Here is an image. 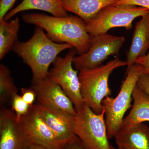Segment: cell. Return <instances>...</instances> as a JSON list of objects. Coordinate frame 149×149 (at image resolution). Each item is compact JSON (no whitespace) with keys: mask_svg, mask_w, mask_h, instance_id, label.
Here are the masks:
<instances>
[{"mask_svg":"<svg viewBox=\"0 0 149 149\" xmlns=\"http://www.w3.org/2000/svg\"><path fill=\"white\" fill-rule=\"evenodd\" d=\"M135 63L140 65L143 68L144 74H149V52L143 56L138 58Z\"/></svg>","mask_w":149,"mask_h":149,"instance_id":"obj_25","label":"cell"},{"mask_svg":"<svg viewBox=\"0 0 149 149\" xmlns=\"http://www.w3.org/2000/svg\"><path fill=\"white\" fill-rule=\"evenodd\" d=\"M17 88L11 76L10 70L5 65H0V103L3 105L10 102L15 94L17 93Z\"/></svg>","mask_w":149,"mask_h":149,"instance_id":"obj_19","label":"cell"},{"mask_svg":"<svg viewBox=\"0 0 149 149\" xmlns=\"http://www.w3.org/2000/svg\"><path fill=\"white\" fill-rule=\"evenodd\" d=\"M22 18L26 23L45 29L52 41L69 44L80 54L87 52L91 47V35L87 31L86 22L79 17H59L29 13L24 15Z\"/></svg>","mask_w":149,"mask_h":149,"instance_id":"obj_1","label":"cell"},{"mask_svg":"<svg viewBox=\"0 0 149 149\" xmlns=\"http://www.w3.org/2000/svg\"><path fill=\"white\" fill-rule=\"evenodd\" d=\"M63 149H89L80 141L77 136L65 145Z\"/></svg>","mask_w":149,"mask_h":149,"instance_id":"obj_24","label":"cell"},{"mask_svg":"<svg viewBox=\"0 0 149 149\" xmlns=\"http://www.w3.org/2000/svg\"><path fill=\"white\" fill-rule=\"evenodd\" d=\"M137 84L149 94V74H143L139 77Z\"/></svg>","mask_w":149,"mask_h":149,"instance_id":"obj_26","label":"cell"},{"mask_svg":"<svg viewBox=\"0 0 149 149\" xmlns=\"http://www.w3.org/2000/svg\"><path fill=\"white\" fill-rule=\"evenodd\" d=\"M18 17L8 21L0 20V59L2 60L17 42L19 29Z\"/></svg>","mask_w":149,"mask_h":149,"instance_id":"obj_18","label":"cell"},{"mask_svg":"<svg viewBox=\"0 0 149 149\" xmlns=\"http://www.w3.org/2000/svg\"><path fill=\"white\" fill-rule=\"evenodd\" d=\"M23 149H50L42 145L26 141Z\"/></svg>","mask_w":149,"mask_h":149,"instance_id":"obj_27","label":"cell"},{"mask_svg":"<svg viewBox=\"0 0 149 149\" xmlns=\"http://www.w3.org/2000/svg\"><path fill=\"white\" fill-rule=\"evenodd\" d=\"M73 48L67 43H57L50 40L37 26L32 38L25 42L17 41L12 49L30 68L32 73V83L47 77L49 67L59 54Z\"/></svg>","mask_w":149,"mask_h":149,"instance_id":"obj_2","label":"cell"},{"mask_svg":"<svg viewBox=\"0 0 149 149\" xmlns=\"http://www.w3.org/2000/svg\"><path fill=\"white\" fill-rule=\"evenodd\" d=\"M149 49V13L136 23L132 42L126 54L128 72L138 58L143 56Z\"/></svg>","mask_w":149,"mask_h":149,"instance_id":"obj_14","label":"cell"},{"mask_svg":"<svg viewBox=\"0 0 149 149\" xmlns=\"http://www.w3.org/2000/svg\"><path fill=\"white\" fill-rule=\"evenodd\" d=\"M27 140L20 122L12 109L0 111V149H23Z\"/></svg>","mask_w":149,"mask_h":149,"instance_id":"obj_12","label":"cell"},{"mask_svg":"<svg viewBox=\"0 0 149 149\" xmlns=\"http://www.w3.org/2000/svg\"><path fill=\"white\" fill-rule=\"evenodd\" d=\"M21 93V96L24 101L30 106L33 105L37 100L36 93L33 89L32 88H22Z\"/></svg>","mask_w":149,"mask_h":149,"instance_id":"obj_21","label":"cell"},{"mask_svg":"<svg viewBox=\"0 0 149 149\" xmlns=\"http://www.w3.org/2000/svg\"><path fill=\"white\" fill-rule=\"evenodd\" d=\"M125 41L123 36H115L107 33L91 35L89 50L85 53L73 58V66L79 71L100 66L110 56L118 54Z\"/></svg>","mask_w":149,"mask_h":149,"instance_id":"obj_8","label":"cell"},{"mask_svg":"<svg viewBox=\"0 0 149 149\" xmlns=\"http://www.w3.org/2000/svg\"><path fill=\"white\" fill-rule=\"evenodd\" d=\"M27 141L50 149H63L66 144L59 141L40 116L35 104L19 120Z\"/></svg>","mask_w":149,"mask_h":149,"instance_id":"obj_9","label":"cell"},{"mask_svg":"<svg viewBox=\"0 0 149 149\" xmlns=\"http://www.w3.org/2000/svg\"><path fill=\"white\" fill-rule=\"evenodd\" d=\"M30 10L44 11L54 16H68L60 0H23L15 8L8 13L3 19L8 21L19 13Z\"/></svg>","mask_w":149,"mask_h":149,"instance_id":"obj_17","label":"cell"},{"mask_svg":"<svg viewBox=\"0 0 149 149\" xmlns=\"http://www.w3.org/2000/svg\"><path fill=\"white\" fill-rule=\"evenodd\" d=\"M76 111L74 135L89 149H112L108 137L104 110L97 114L84 103Z\"/></svg>","mask_w":149,"mask_h":149,"instance_id":"obj_5","label":"cell"},{"mask_svg":"<svg viewBox=\"0 0 149 149\" xmlns=\"http://www.w3.org/2000/svg\"><path fill=\"white\" fill-rule=\"evenodd\" d=\"M111 148L112 149H118V148H114L112 146H111Z\"/></svg>","mask_w":149,"mask_h":149,"instance_id":"obj_28","label":"cell"},{"mask_svg":"<svg viewBox=\"0 0 149 149\" xmlns=\"http://www.w3.org/2000/svg\"><path fill=\"white\" fill-rule=\"evenodd\" d=\"M133 105L129 114L124 118L120 128H126L137 123L149 121V94L138 84L132 95Z\"/></svg>","mask_w":149,"mask_h":149,"instance_id":"obj_16","label":"cell"},{"mask_svg":"<svg viewBox=\"0 0 149 149\" xmlns=\"http://www.w3.org/2000/svg\"><path fill=\"white\" fill-rule=\"evenodd\" d=\"M149 10L131 5H112L102 10L86 22V29L91 35L107 33L116 27L130 30L133 22L138 17L149 13Z\"/></svg>","mask_w":149,"mask_h":149,"instance_id":"obj_6","label":"cell"},{"mask_svg":"<svg viewBox=\"0 0 149 149\" xmlns=\"http://www.w3.org/2000/svg\"><path fill=\"white\" fill-rule=\"evenodd\" d=\"M114 5H131L149 10V0H120Z\"/></svg>","mask_w":149,"mask_h":149,"instance_id":"obj_22","label":"cell"},{"mask_svg":"<svg viewBox=\"0 0 149 149\" xmlns=\"http://www.w3.org/2000/svg\"><path fill=\"white\" fill-rule=\"evenodd\" d=\"M10 102L12 109L16 115L17 120L19 121L22 116L28 113L30 106L24 101L22 96L17 93L14 95Z\"/></svg>","mask_w":149,"mask_h":149,"instance_id":"obj_20","label":"cell"},{"mask_svg":"<svg viewBox=\"0 0 149 149\" xmlns=\"http://www.w3.org/2000/svg\"><path fill=\"white\" fill-rule=\"evenodd\" d=\"M35 105L40 116L59 141L67 144L74 138L75 116L51 107Z\"/></svg>","mask_w":149,"mask_h":149,"instance_id":"obj_11","label":"cell"},{"mask_svg":"<svg viewBox=\"0 0 149 149\" xmlns=\"http://www.w3.org/2000/svg\"><path fill=\"white\" fill-rule=\"evenodd\" d=\"M17 0H0V20L5 17Z\"/></svg>","mask_w":149,"mask_h":149,"instance_id":"obj_23","label":"cell"},{"mask_svg":"<svg viewBox=\"0 0 149 149\" xmlns=\"http://www.w3.org/2000/svg\"><path fill=\"white\" fill-rule=\"evenodd\" d=\"M114 138L118 149H149V127L144 123L120 128Z\"/></svg>","mask_w":149,"mask_h":149,"instance_id":"obj_13","label":"cell"},{"mask_svg":"<svg viewBox=\"0 0 149 149\" xmlns=\"http://www.w3.org/2000/svg\"><path fill=\"white\" fill-rule=\"evenodd\" d=\"M66 11L75 14L87 22L103 9L120 0H60Z\"/></svg>","mask_w":149,"mask_h":149,"instance_id":"obj_15","label":"cell"},{"mask_svg":"<svg viewBox=\"0 0 149 149\" xmlns=\"http://www.w3.org/2000/svg\"><path fill=\"white\" fill-rule=\"evenodd\" d=\"M144 74L143 68L135 63L125 73V80L123 81L120 92L116 97L107 96L103 100L102 104L105 111L108 137L114 138L124 119V115L132 107V95L139 77Z\"/></svg>","mask_w":149,"mask_h":149,"instance_id":"obj_4","label":"cell"},{"mask_svg":"<svg viewBox=\"0 0 149 149\" xmlns=\"http://www.w3.org/2000/svg\"><path fill=\"white\" fill-rule=\"evenodd\" d=\"M77 52L75 48H72L70 49L64 57H57L47 75L49 79L61 87L72 101L75 110L80 108L84 104L80 92L77 70L73 69L72 67L73 58Z\"/></svg>","mask_w":149,"mask_h":149,"instance_id":"obj_7","label":"cell"},{"mask_svg":"<svg viewBox=\"0 0 149 149\" xmlns=\"http://www.w3.org/2000/svg\"><path fill=\"white\" fill-rule=\"evenodd\" d=\"M31 88L37 96V104L67 112L75 116L76 111L72 101L61 87L47 77L32 83Z\"/></svg>","mask_w":149,"mask_h":149,"instance_id":"obj_10","label":"cell"},{"mask_svg":"<svg viewBox=\"0 0 149 149\" xmlns=\"http://www.w3.org/2000/svg\"><path fill=\"white\" fill-rule=\"evenodd\" d=\"M127 65L126 61L116 57L106 64L79 71L78 77L83 102L95 113H101L104 110L102 101L111 95L109 85L111 74L116 68Z\"/></svg>","mask_w":149,"mask_h":149,"instance_id":"obj_3","label":"cell"}]
</instances>
